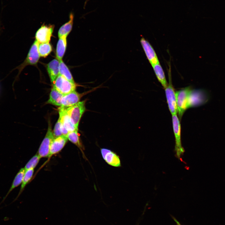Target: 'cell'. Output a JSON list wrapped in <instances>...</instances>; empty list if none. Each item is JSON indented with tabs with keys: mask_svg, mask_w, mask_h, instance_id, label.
<instances>
[{
	"mask_svg": "<svg viewBox=\"0 0 225 225\" xmlns=\"http://www.w3.org/2000/svg\"><path fill=\"white\" fill-rule=\"evenodd\" d=\"M191 89L190 87H188L176 92L178 113L180 118L185 111L188 108V98Z\"/></svg>",
	"mask_w": 225,
	"mask_h": 225,
	"instance_id": "6da1fadb",
	"label": "cell"
},
{
	"mask_svg": "<svg viewBox=\"0 0 225 225\" xmlns=\"http://www.w3.org/2000/svg\"><path fill=\"white\" fill-rule=\"evenodd\" d=\"M172 121L175 138L176 156L178 158L180 159L181 156L185 152V150L181 143V124L177 114L172 115Z\"/></svg>",
	"mask_w": 225,
	"mask_h": 225,
	"instance_id": "7a4b0ae2",
	"label": "cell"
},
{
	"mask_svg": "<svg viewBox=\"0 0 225 225\" xmlns=\"http://www.w3.org/2000/svg\"><path fill=\"white\" fill-rule=\"evenodd\" d=\"M86 100L80 101L76 105L66 108L72 124L77 129L82 115L85 111Z\"/></svg>",
	"mask_w": 225,
	"mask_h": 225,
	"instance_id": "3957f363",
	"label": "cell"
},
{
	"mask_svg": "<svg viewBox=\"0 0 225 225\" xmlns=\"http://www.w3.org/2000/svg\"><path fill=\"white\" fill-rule=\"evenodd\" d=\"M171 67L168 71L169 83L165 88L166 98L168 108L172 115L177 114L178 110L176 103V92L171 81Z\"/></svg>",
	"mask_w": 225,
	"mask_h": 225,
	"instance_id": "277c9868",
	"label": "cell"
},
{
	"mask_svg": "<svg viewBox=\"0 0 225 225\" xmlns=\"http://www.w3.org/2000/svg\"><path fill=\"white\" fill-rule=\"evenodd\" d=\"M209 98V94L205 90L191 89L189 96L188 108L204 104L208 101Z\"/></svg>",
	"mask_w": 225,
	"mask_h": 225,
	"instance_id": "5b68a950",
	"label": "cell"
},
{
	"mask_svg": "<svg viewBox=\"0 0 225 225\" xmlns=\"http://www.w3.org/2000/svg\"><path fill=\"white\" fill-rule=\"evenodd\" d=\"M53 88L60 93L65 95L75 90L77 85L59 74L53 83Z\"/></svg>",
	"mask_w": 225,
	"mask_h": 225,
	"instance_id": "8992f818",
	"label": "cell"
},
{
	"mask_svg": "<svg viewBox=\"0 0 225 225\" xmlns=\"http://www.w3.org/2000/svg\"><path fill=\"white\" fill-rule=\"evenodd\" d=\"M98 88V87H96L82 93H79L75 90L64 95L61 100L60 107L67 108L76 105L80 101L81 98L83 95L94 91Z\"/></svg>",
	"mask_w": 225,
	"mask_h": 225,
	"instance_id": "52a82bcc",
	"label": "cell"
},
{
	"mask_svg": "<svg viewBox=\"0 0 225 225\" xmlns=\"http://www.w3.org/2000/svg\"><path fill=\"white\" fill-rule=\"evenodd\" d=\"M54 138L51 123L48 122L47 133L38 152V154L41 158L49 157L51 144Z\"/></svg>",
	"mask_w": 225,
	"mask_h": 225,
	"instance_id": "ba28073f",
	"label": "cell"
},
{
	"mask_svg": "<svg viewBox=\"0 0 225 225\" xmlns=\"http://www.w3.org/2000/svg\"><path fill=\"white\" fill-rule=\"evenodd\" d=\"M54 27L53 25H42L36 32L35 40L39 43L49 42Z\"/></svg>",
	"mask_w": 225,
	"mask_h": 225,
	"instance_id": "9c48e42d",
	"label": "cell"
},
{
	"mask_svg": "<svg viewBox=\"0 0 225 225\" xmlns=\"http://www.w3.org/2000/svg\"><path fill=\"white\" fill-rule=\"evenodd\" d=\"M100 152L103 159L108 164L115 167H121L120 158L116 152L105 148H101Z\"/></svg>",
	"mask_w": 225,
	"mask_h": 225,
	"instance_id": "30bf717a",
	"label": "cell"
},
{
	"mask_svg": "<svg viewBox=\"0 0 225 225\" xmlns=\"http://www.w3.org/2000/svg\"><path fill=\"white\" fill-rule=\"evenodd\" d=\"M140 42L148 60L152 66L159 63L157 54L149 42L142 37L141 39Z\"/></svg>",
	"mask_w": 225,
	"mask_h": 225,
	"instance_id": "8fae6325",
	"label": "cell"
},
{
	"mask_svg": "<svg viewBox=\"0 0 225 225\" xmlns=\"http://www.w3.org/2000/svg\"><path fill=\"white\" fill-rule=\"evenodd\" d=\"M39 43L36 40L35 41L29 51L25 62L22 65L21 68L25 65H35L38 62L40 56L38 50Z\"/></svg>",
	"mask_w": 225,
	"mask_h": 225,
	"instance_id": "7c38bea8",
	"label": "cell"
},
{
	"mask_svg": "<svg viewBox=\"0 0 225 225\" xmlns=\"http://www.w3.org/2000/svg\"><path fill=\"white\" fill-rule=\"evenodd\" d=\"M68 140L67 137L63 135L54 138L51 144L48 158L61 151L65 146Z\"/></svg>",
	"mask_w": 225,
	"mask_h": 225,
	"instance_id": "4fadbf2b",
	"label": "cell"
},
{
	"mask_svg": "<svg viewBox=\"0 0 225 225\" xmlns=\"http://www.w3.org/2000/svg\"><path fill=\"white\" fill-rule=\"evenodd\" d=\"M59 61L55 59L50 61L47 65V70L50 81L53 83L59 74Z\"/></svg>",
	"mask_w": 225,
	"mask_h": 225,
	"instance_id": "5bb4252c",
	"label": "cell"
},
{
	"mask_svg": "<svg viewBox=\"0 0 225 225\" xmlns=\"http://www.w3.org/2000/svg\"><path fill=\"white\" fill-rule=\"evenodd\" d=\"M59 118L61 123L66 128L69 132L78 130L72 123L69 116L67 113L66 108L60 107L58 108Z\"/></svg>",
	"mask_w": 225,
	"mask_h": 225,
	"instance_id": "9a60e30c",
	"label": "cell"
},
{
	"mask_svg": "<svg viewBox=\"0 0 225 225\" xmlns=\"http://www.w3.org/2000/svg\"><path fill=\"white\" fill-rule=\"evenodd\" d=\"M69 20L61 27L58 32V37L59 38L67 36L71 31L73 25L74 19V15L72 12L69 14Z\"/></svg>",
	"mask_w": 225,
	"mask_h": 225,
	"instance_id": "2e32d148",
	"label": "cell"
},
{
	"mask_svg": "<svg viewBox=\"0 0 225 225\" xmlns=\"http://www.w3.org/2000/svg\"><path fill=\"white\" fill-rule=\"evenodd\" d=\"M67 37L63 36L59 38L56 49V57L59 61L62 60L67 47Z\"/></svg>",
	"mask_w": 225,
	"mask_h": 225,
	"instance_id": "e0dca14e",
	"label": "cell"
},
{
	"mask_svg": "<svg viewBox=\"0 0 225 225\" xmlns=\"http://www.w3.org/2000/svg\"><path fill=\"white\" fill-rule=\"evenodd\" d=\"M64 95L53 87L51 89L49 99L47 103L58 106H61V100Z\"/></svg>",
	"mask_w": 225,
	"mask_h": 225,
	"instance_id": "ac0fdd59",
	"label": "cell"
},
{
	"mask_svg": "<svg viewBox=\"0 0 225 225\" xmlns=\"http://www.w3.org/2000/svg\"><path fill=\"white\" fill-rule=\"evenodd\" d=\"M158 79L164 88H165L168 86L164 72L160 63L157 64L152 66Z\"/></svg>",
	"mask_w": 225,
	"mask_h": 225,
	"instance_id": "d6986e66",
	"label": "cell"
},
{
	"mask_svg": "<svg viewBox=\"0 0 225 225\" xmlns=\"http://www.w3.org/2000/svg\"><path fill=\"white\" fill-rule=\"evenodd\" d=\"M25 170L24 168H21L16 175L13 181L11 186L8 192L3 201L6 198L9 194L15 188L21 184Z\"/></svg>",
	"mask_w": 225,
	"mask_h": 225,
	"instance_id": "ffe728a7",
	"label": "cell"
},
{
	"mask_svg": "<svg viewBox=\"0 0 225 225\" xmlns=\"http://www.w3.org/2000/svg\"><path fill=\"white\" fill-rule=\"evenodd\" d=\"M78 131V130H76L69 132L67 137L68 139L79 148L83 155H84L83 152L84 148L81 142Z\"/></svg>",
	"mask_w": 225,
	"mask_h": 225,
	"instance_id": "44dd1931",
	"label": "cell"
},
{
	"mask_svg": "<svg viewBox=\"0 0 225 225\" xmlns=\"http://www.w3.org/2000/svg\"><path fill=\"white\" fill-rule=\"evenodd\" d=\"M59 74L62 76L68 81L75 83L72 75L68 67L62 60L59 61Z\"/></svg>",
	"mask_w": 225,
	"mask_h": 225,
	"instance_id": "7402d4cb",
	"label": "cell"
},
{
	"mask_svg": "<svg viewBox=\"0 0 225 225\" xmlns=\"http://www.w3.org/2000/svg\"><path fill=\"white\" fill-rule=\"evenodd\" d=\"M34 169H30L25 170L20 191L16 199L22 192L26 185L29 182L32 177Z\"/></svg>",
	"mask_w": 225,
	"mask_h": 225,
	"instance_id": "603a6c76",
	"label": "cell"
},
{
	"mask_svg": "<svg viewBox=\"0 0 225 225\" xmlns=\"http://www.w3.org/2000/svg\"><path fill=\"white\" fill-rule=\"evenodd\" d=\"M38 50L40 56L45 58L52 52V47L49 42L39 43Z\"/></svg>",
	"mask_w": 225,
	"mask_h": 225,
	"instance_id": "cb8c5ba5",
	"label": "cell"
},
{
	"mask_svg": "<svg viewBox=\"0 0 225 225\" xmlns=\"http://www.w3.org/2000/svg\"><path fill=\"white\" fill-rule=\"evenodd\" d=\"M41 158L38 153H37L32 157L26 164L24 167L25 170L34 169L38 163Z\"/></svg>",
	"mask_w": 225,
	"mask_h": 225,
	"instance_id": "d4e9b609",
	"label": "cell"
},
{
	"mask_svg": "<svg viewBox=\"0 0 225 225\" xmlns=\"http://www.w3.org/2000/svg\"><path fill=\"white\" fill-rule=\"evenodd\" d=\"M61 122L59 118L56 123L53 130V134L54 138L62 135L61 131Z\"/></svg>",
	"mask_w": 225,
	"mask_h": 225,
	"instance_id": "484cf974",
	"label": "cell"
},
{
	"mask_svg": "<svg viewBox=\"0 0 225 225\" xmlns=\"http://www.w3.org/2000/svg\"><path fill=\"white\" fill-rule=\"evenodd\" d=\"M61 128L62 135L67 136L69 132L65 127L62 123L61 124Z\"/></svg>",
	"mask_w": 225,
	"mask_h": 225,
	"instance_id": "4316f807",
	"label": "cell"
},
{
	"mask_svg": "<svg viewBox=\"0 0 225 225\" xmlns=\"http://www.w3.org/2000/svg\"><path fill=\"white\" fill-rule=\"evenodd\" d=\"M172 217L174 221L176 222L177 225H182L175 217L173 216Z\"/></svg>",
	"mask_w": 225,
	"mask_h": 225,
	"instance_id": "83f0119b",
	"label": "cell"
}]
</instances>
